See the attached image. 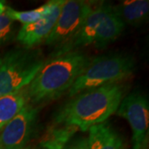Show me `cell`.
<instances>
[{
  "label": "cell",
  "instance_id": "cell-11",
  "mask_svg": "<svg viewBox=\"0 0 149 149\" xmlns=\"http://www.w3.org/2000/svg\"><path fill=\"white\" fill-rule=\"evenodd\" d=\"M124 27V22L113 10V5H110L100 22L96 33L94 45L97 48L106 47L109 44L116 40L121 35Z\"/></svg>",
  "mask_w": 149,
  "mask_h": 149
},
{
  "label": "cell",
  "instance_id": "cell-19",
  "mask_svg": "<svg viewBox=\"0 0 149 149\" xmlns=\"http://www.w3.org/2000/svg\"><path fill=\"white\" fill-rule=\"evenodd\" d=\"M0 149H2V148H0ZM22 149H32V148L31 147V146H27V147H26V148H22Z\"/></svg>",
  "mask_w": 149,
  "mask_h": 149
},
{
  "label": "cell",
  "instance_id": "cell-17",
  "mask_svg": "<svg viewBox=\"0 0 149 149\" xmlns=\"http://www.w3.org/2000/svg\"><path fill=\"white\" fill-rule=\"evenodd\" d=\"M63 149H89L87 136H73L65 143Z\"/></svg>",
  "mask_w": 149,
  "mask_h": 149
},
{
  "label": "cell",
  "instance_id": "cell-5",
  "mask_svg": "<svg viewBox=\"0 0 149 149\" xmlns=\"http://www.w3.org/2000/svg\"><path fill=\"white\" fill-rule=\"evenodd\" d=\"M94 6L84 0H65L53 29L43 43L55 50L64 46L78 32Z\"/></svg>",
  "mask_w": 149,
  "mask_h": 149
},
{
  "label": "cell",
  "instance_id": "cell-10",
  "mask_svg": "<svg viewBox=\"0 0 149 149\" xmlns=\"http://www.w3.org/2000/svg\"><path fill=\"white\" fill-rule=\"evenodd\" d=\"M88 132L89 149H125L123 137L107 121L91 127Z\"/></svg>",
  "mask_w": 149,
  "mask_h": 149
},
{
  "label": "cell",
  "instance_id": "cell-2",
  "mask_svg": "<svg viewBox=\"0 0 149 149\" xmlns=\"http://www.w3.org/2000/svg\"><path fill=\"white\" fill-rule=\"evenodd\" d=\"M91 60L79 50L47 60L27 87L28 103L41 106L67 94Z\"/></svg>",
  "mask_w": 149,
  "mask_h": 149
},
{
  "label": "cell",
  "instance_id": "cell-18",
  "mask_svg": "<svg viewBox=\"0 0 149 149\" xmlns=\"http://www.w3.org/2000/svg\"><path fill=\"white\" fill-rule=\"evenodd\" d=\"M7 4H6L5 1H2L0 0V14H2L3 13H4L7 8Z\"/></svg>",
  "mask_w": 149,
  "mask_h": 149
},
{
  "label": "cell",
  "instance_id": "cell-4",
  "mask_svg": "<svg viewBox=\"0 0 149 149\" xmlns=\"http://www.w3.org/2000/svg\"><path fill=\"white\" fill-rule=\"evenodd\" d=\"M47 60L40 50L17 48L3 56L0 65V97L26 88Z\"/></svg>",
  "mask_w": 149,
  "mask_h": 149
},
{
  "label": "cell",
  "instance_id": "cell-14",
  "mask_svg": "<svg viewBox=\"0 0 149 149\" xmlns=\"http://www.w3.org/2000/svg\"><path fill=\"white\" fill-rule=\"evenodd\" d=\"M79 132L73 126L50 125L47 132L32 149H63L65 143Z\"/></svg>",
  "mask_w": 149,
  "mask_h": 149
},
{
  "label": "cell",
  "instance_id": "cell-7",
  "mask_svg": "<svg viewBox=\"0 0 149 149\" xmlns=\"http://www.w3.org/2000/svg\"><path fill=\"white\" fill-rule=\"evenodd\" d=\"M119 117L126 119L132 131L133 149H142L148 138L149 103L148 97L140 91L127 94L118 108Z\"/></svg>",
  "mask_w": 149,
  "mask_h": 149
},
{
  "label": "cell",
  "instance_id": "cell-16",
  "mask_svg": "<svg viewBox=\"0 0 149 149\" xmlns=\"http://www.w3.org/2000/svg\"><path fill=\"white\" fill-rule=\"evenodd\" d=\"M13 22L8 13H4L0 14V45L7 42V40L10 37Z\"/></svg>",
  "mask_w": 149,
  "mask_h": 149
},
{
  "label": "cell",
  "instance_id": "cell-6",
  "mask_svg": "<svg viewBox=\"0 0 149 149\" xmlns=\"http://www.w3.org/2000/svg\"><path fill=\"white\" fill-rule=\"evenodd\" d=\"M41 106L27 103L0 132V148L22 149L37 136Z\"/></svg>",
  "mask_w": 149,
  "mask_h": 149
},
{
  "label": "cell",
  "instance_id": "cell-20",
  "mask_svg": "<svg viewBox=\"0 0 149 149\" xmlns=\"http://www.w3.org/2000/svg\"><path fill=\"white\" fill-rule=\"evenodd\" d=\"M2 61H3V56H0V65L2 64Z\"/></svg>",
  "mask_w": 149,
  "mask_h": 149
},
{
  "label": "cell",
  "instance_id": "cell-1",
  "mask_svg": "<svg viewBox=\"0 0 149 149\" xmlns=\"http://www.w3.org/2000/svg\"><path fill=\"white\" fill-rule=\"evenodd\" d=\"M128 90V85L121 82L83 91L59 108L52 125L73 126L85 133L116 113Z\"/></svg>",
  "mask_w": 149,
  "mask_h": 149
},
{
  "label": "cell",
  "instance_id": "cell-9",
  "mask_svg": "<svg viewBox=\"0 0 149 149\" xmlns=\"http://www.w3.org/2000/svg\"><path fill=\"white\" fill-rule=\"evenodd\" d=\"M65 0H57L52 12L47 17L31 24L22 26L17 32V40L25 48H33L45 42L50 35L58 18Z\"/></svg>",
  "mask_w": 149,
  "mask_h": 149
},
{
  "label": "cell",
  "instance_id": "cell-3",
  "mask_svg": "<svg viewBox=\"0 0 149 149\" xmlns=\"http://www.w3.org/2000/svg\"><path fill=\"white\" fill-rule=\"evenodd\" d=\"M135 69L136 61L132 56L121 53L99 56L91 59L66 95L70 99L83 91L121 83L130 77Z\"/></svg>",
  "mask_w": 149,
  "mask_h": 149
},
{
  "label": "cell",
  "instance_id": "cell-13",
  "mask_svg": "<svg viewBox=\"0 0 149 149\" xmlns=\"http://www.w3.org/2000/svg\"><path fill=\"white\" fill-rule=\"evenodd\" d=\"M27 87L0 97V132L28 103Z\"/></svg>",
  "mask_w": 149,
  "mask_h": 149
},
{
  "label": "cell",
  "instance_id": "cell-15",
  "mask_svg": "<svg viewBox=\"0 0 149 149\" xmlns=\"http://www.w3.org/2000/svg\"><path fill=\"white\" fill-rule=\"evenodd\" d=\"M57 3V0L48 1L45 4L34 8L32 10L17 11L12 8L10 7H7L6 13L10 17L13 22H19L23 25L31 24L43 18L44 17L48 16L55 8Z\"/></svg>",
  "mask_w": 149,
  "mask_h": 149
},
{
  "label": "cell",
  "instance_id": "cell-8",
  "mask_svg": "<svg viewBox=\"0 0 149 149\" xmlns=\"http://www.w3.org/2000/svg\"><path fill=\"white\" fill-rule=\"evenodd\" d=\"M111 4L100 3L94 6L93 9L86 17L81 27L69 42L61 47L55 50L53 56L76 51L81 47L94 45L96 33L100 27V22L105 16Z\"/></svg>",
  "mask_w": 149,
  "mask_h": 149
},
{
  "label": "cell",
  "instance_id": "cell-12",
  "mask_svg": "<svg viewBox=\"0 0 149 149\" xmlns=\"http://www.w3.org/2000/svg\"><path fill=\"white\" fill-rule=\"evenodd\" d=\"M113 8L124 24L133 27L142 25L148 17V0H126Z\"/></svg>",
  "mask_w": 149,
  "mask_h": 149
}]
</instances>
